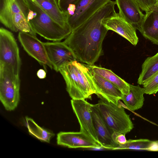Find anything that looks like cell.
I'll use <instances>...</instances> for the list:
<instances>
[{"label": "cell", "mask_w": 158, "mask_h": 158, "mask_svg": "<svg viewBox=\"0 0 158 158\" xmlns=\"http://www.w3.org/2000/svg\"><path fill=\"white\" fill-rule=\"evenodd\" d=\"M111 0L82 24L73 30L64 42L72 50L78 61L94 65L103 55L102 43L108 30L102 21L114 11Z\"/></svg>", "instance_id": "6da1fadb"}, {"label": "cell", "mask_w": 158, "mask_h": 158, "mask_svg": "<svg viewBox=\"0 0 158 158\" xmlns=\"http://www.w3.org/2000/svg\"><path fill=\"white\" fill-rule=\"evenodd\" d=\"M59 72L64 80L66 90L72 99L85 100L96 94L91 72L86 64L73 61L62 66Z\"/></svg>", "instance_id": "7a4b0ae2"}, {"label": "cell", "mask_w": 158, "mask_h": 158, "mask_svg": "<svg viewBox=\"0 0 158 158\" xmlns=\"http://www.w3.org/2000/svg\"><path fill=\"white\" fill-rule=\"evenodd\" d=\"M29 9L28 19L36 34L53 41H60L71 33V29L64 28L54 21L35 0H25Z\"/></svg>", "instance_id": "3957f363"}, {"label": "cell", "mask_w": 158, "mask_h": 158, "mask_svg": "<svg viewBox=\"0 0 158 158\" xmlns=\"http://www.w3.org/2000/svg\"><path fill=\"white\" fill-rule=\"evenodd\" d=\"M29 9L25 0H0V21L11 31L35 35L28 21Z\"/></svg>", "instance_id": "277c9868"}, {"label": "cell", "mask_w": 158, "mask_h": 158, "mask_svg": "<svg viewBox=\"0 0 158 158\" xmlns=\"http://www.w3.org/2000/svg\"><path fill=\"white\" fill-rule=\"evenodd\" d=\"M95 104L112 133L126 135L134 128V124L124 108L119 103L110 102L103 97Z\"/></svg>", "instance_id": "5b68a950"}, {"label": "cell", "mask_w": 158, "mask_h": 158, "mask_svg": "<svg viewBox=\"0 0 158 158\" xmlns=\"http://www.w3.org/2000/svg\"><path fill=\"white\" fill-rule=\"evenodd\" d=\"M20 80L11 67L0 63V100L8 111L14 110L20 100Z\"/></svg>", "instance_id": "8992f818"}, {"label": "cell", "mask_w": 158, "mask_h": 158, "mask_svg": "<svg viewBox=\"0 0 158 158\" xmlns=\"http://www.w3.org/2000/svg\"><path fill=\"white\" fill-rule=\"evenodd\" d=\"M0 63L11 66L19 74L21 62L19 48L12 33L2 27L0 28Z\"/></svg>", "instance_id": "52a82bcc"}, {"label": "cell", "mask_w": 158, "mask_h": 158, "mask_svg": "<svg viewBox=\"0 0 158 158\" xmlns=\"http://www.w3.org/2000/svg\"><path fill=\"white\" fill-rule=\"evenodd\" d=\"M111 0H77L73 15L67 17L72 31L79 27Z\"/></svg>", "instance_id": "ba28073f"}, {"label": "cell", "mask_w": 158, "mask_h": 158, "mask_svg": "<svg viewBox=\"0 0 158 158\" xmlns=\"http://www.w3.org/2000/svg\"><path fill=\"white\" fill-rule=\"evenodd\" d=\"M71 103L80 125V131L89 136L99 143L92 114V104L85 100L72 99Z\"/></svg>", "instance_id": "9c48e42d"}, {"label": "cell", "mask_w": 158, "mask_h": 158, "mask_svg": "<svg viewBox=\"0 0 158 158\" xmlns=\"http://www.w3.org/2000/svg\"><path fill=\"white\" fill-rule=\"evenodd\" d=\"M18 38L24 49L30 56L44 67L47 66L52 69H53L43 42L39 40L35 35L19 32Z\"/></svg>", "instance_id": "30bf717a"}, {"label": "cell", "mask_w": 158, "mask_h": 158, "mask_svg": "<svg viewBox=\"0 0 158 158\" xmlns=\"http://www.w3.org/2000/svg\"><path fill=\"white\" fill-rule=\"evenodd\" d=\"M43 44L48 59L56 72H59L66 64L77 60L72 50L64 42H43Z\"/></svg>", "instance_id": "8fae6325"}, {"label": "cell", "mask_w": 158, "mask_h": 158, "mask_svg": "<svg viewBox=\"0 0 158 158\" xmlns=\"http://www.w3.org/2000/svg\"><path fill=\"white\" fill-rule=\"evenodd\" d=\"M104 26L108 30H112L136 46L139 41L136 28L126 21L115 11L102 21Z\"/></svg>", "instance_id": "7c38bea8"}, {"label": "cell", "mask_w": 158, "mask_h": 158, "mask_svg": "<svg viewBox=\"0 0 158 158\" xmlns=\"http://www.w3.org/2000/svg\"><path fill=\"white\" fill-rule=\"evenodd\" d=\"M58 145L69 148H97L101 145L92 138L80 131L60 132L57 135Z\"/></svg>", "instance_id": "4fadbf2b"}, {"label": "cell", "mask_w": 158, "mask_h": 158, "mask_svg": "<svg viewBox=\"0 0 158 158\" xmlns=\"http://www.w3.org/2000/svg\"><path fill=\"white\" fill-rule=\"evenodd\" d=\"M91 113L98 141L102 148L116 150L119 145L114 141L112 132L95 104L92 105Z\"/></svg>", "instance_id": "5bb4252c"}, {"label": "cell", "mask_w": 158, "mask_h": 158, "mask_svg": "<svg viewBox=\"0 0 158 158\" xmlns=\"http://www.w3.org/2000/svg\"><path fill=\"white\" fill-rule=\"evenodd\" d=\"M115 2L120 15L140 31L144 15L138 4L134 0H115Z\"/></svg>", "instance_id": "9a60e30c"}, {"label": "cell", "mask_w": 158, "mask_h": 158, "mask_svg": "<svg viewBox=\"0 0 158 158\" xmlns=\"http://www.w3.org/2000/svg\"><path fill=\"white\" fill-rule=\"evenodd\" d=\"M90 72L96 91V94L110 102L118 104L119 101L122 100L123 95L120 90L103 77Z\"/></svg>", "instance_id": "2e32d148"}, {"label": "cell", "mask_w": 158, "mask_h": 158, "mask_svg": "<svg viewBox=\"0 0 158 158\" xmlns=\"http://www.w3.org/2000/svg\"><path fill=\"white\" fill-rule=\"evenodd\" d=\"M140 32L153 44H158V4L146 12Z\"/></svg>", "instance_id": "e0dca14e"}, {"label": "cell", "mask_w": 158, "mask_h": 158, "mask_svg": "<svg viewBox=\"0 0 158 158\" xmlns=\"http://www.w3.org/2000/svg\"><path fill=\"white\" fill-rule=\"evenodd\" d=\"M87 65L90 71L103 77L115 85L123 95H127L129 93L130 84L110 70L94 65L87 64Z\"/></svg>", "instance_id": "ac0fdd59"}, {"label": "cell", "mask_w": 158, "mask_h": 158, "mask_svg": "<svg viewBox=\"0 0 158 158\" xmlns=\"http://www.w3.org/2000/svg\"><path fill=\"white\" fill-rule=\"evenodd\" d=\"M143 88L139 85H134L130 84V91L127 95H123L122 100L127 107L130 110L134 111L143 106L144 98Z\"/></svg>", "instance_id": "d6986e66"}, {"label": "cell", "mask_w": 158, "mask_h": 158, "mask_svg": "<svg viewBox=\"0 0 158 158\" xmlns=\"http://www.w3.org/2000/svg\"><path fill=\"white\" fill-rule=\"evenodd\" d=\"M56 22L63 27L71 29L67 22V13L61 11L49 0H35Z\"/></svg>", "instance_id": "ffe728a7"}, {"label": "cell", "mask_w": 158, "mask_h": 158, "mask_svg": "<svg viewBox=\"0 0 158 158\" xmlns=\"http://www.w3.org/2000/svg\"><path fill=\"white\" fill-rule=\"evenodd\" d=\"M158 72V52L147 58L142 65V70L137 83L143 85L148 82Z\"/></svg>", "instance_id": "44dd1931"}, {"label": "cell", "mask_w": 158, "mask_h": 158, "mask_svg": "<svg viewBox=\"0 0 158 158\" xmlns=\"http://www.w3.org/2000/svg\"><path fill=\"white\" fill-rule=\"evenodd\" d=\"M27 127L29 133L41 141L49 143L55 134L39 126L33 120L26 117Z\"/></svg>", "instance_id": "7402d4cb"}, {"label": "cell", "mask_w": 158, "mask_h": 158, "mask_svg": "<svg viewBox=\"0 0 158 158\" xmlns=\"http://www.w3.org/2000/svg\"><path fill=\"white\" fill-rule=\"evenodd\" d=\"M152 141L148 139H130L127 140L124 144L119 146L116 150L130 149L147 150Z\"/></svg>", "instance_id": "603a6c76"}, {"label": "cell", "mask_w": 158, "mask_h": 158, "mask_svg": "<svg viewBox=\"0 0 158 158\" xmlns=\"http://www.w3.org/2000/svg\"><path fill=\"white\" fill-rule=\"evenodd\" d=\"M143 86L144 94L149 95L156 94L158 91V72Z\"/></svg>", "instance_id": "cb8c5ba5"}, {"label": "cell", "mask_w": 158, "mask_h": 158, "mask_svg": "<svg viewBox=\"0 0 158 158\" xmlns=\"http://www.w3.org/2000/svg\"><path fill=\"white\" fill-rule=\"evenodd\" d=\"M140 8L145 12L152 9L157 4L156 0H134Z\"/></svg>", "instance_id": "d4e9b609"}, {"label": "cell", "mask_w": 158, "mask_h": 158, "mask_svg": "<svg viewBox=\"0 0 158 158\" xmlns=\"http://www.w3.org/2000/svg\"><path fill=\"white\" fill-rule=\"evenodd\" d=\"M77 0H58V5L60 9L62 11L66 12L69 5L75 4Z\"/></svg>", "instance_id": "484cf974"}, {"label": "cell", "mask_w": 158, "mask_h": 158, "mask_svg": "<svg viewBox=\"0 0 158 158\" xmlns=\"http://www.w3.org/2000/svg\"><path fill=\"white\" fill-rule=\"evenodd\" d=\"M125 135L123 134L113 133L112 138L114 141L120 146L124 144L127 142Z\"/></svg>", "instance_id": "4316f807"}, {"label": "cell", "mask_w": 158, "mask_h": 158, "mask_svg": "<svg viewBox=\"0 0 158 158\" xmlns=\"http://www.w3.org/2000/svg\"><path fill=\"white\" fill-rule=\"evenodd\" d=\"M76 9V6L75 4H70L67 10L66 11L67 13V18L68 17L72 16L74 14Z\"/></svg>", "instance_id": "83f0119b"}, {"label": "cell", "mask_w": 158, "mask_h": 158, "mask_svg": "<svg viewBox=\"0 0 158 158\" xmlns=\"http://www.w3.org/2000/svg\"><path fill=\"white\" fill-rule=\"evenodd\" d=\"M147 151H158V140L152 141L150 147Z\"/></svg>", "instance_id": "f1b7e54d"}, {"label": "cell", "mask_w": 158, "mask_h": 158, "mask_svg": "<svg viewBox=\"0 0 158 158\" xmlns=\"http://www.w3.org/2000/svg\"><path fill=\"white\" fill-rule=\"evenodd\" d=\"M37 75L40 79H44L46 77V72L45 70L40 69L37 72Z\"/></svg>", "instance_id": "f546056e"}, {"label": "cell", "mask_w": 158, "mask_h": 158, "mask_svg": "<svg viewBox=\"0 0 158 158\" xmlns=\"http://www.w3.org/2000/svg\"><path fill=\"white\" fill-rule=\"evenodd\" d=\"M50 2L53 4L55 6H58L57 2L56 0H49Z\"/></svg>", "instance_id": "4dcf8cb0"}, {"label": "cell", "mask_w": 158, "mask_h": 158, "mask_svg": "<svg viewBox=\"0 0 158 158\" xmlns=\"http://www.w3.org/2000/svg\"><path fill=\"white\" fill-rule=\"evenodd\" d=\"M157 2V3L158 4V0H156Z\"/></svg>", "instance_id": "1f68e13d"}]
</instances>
